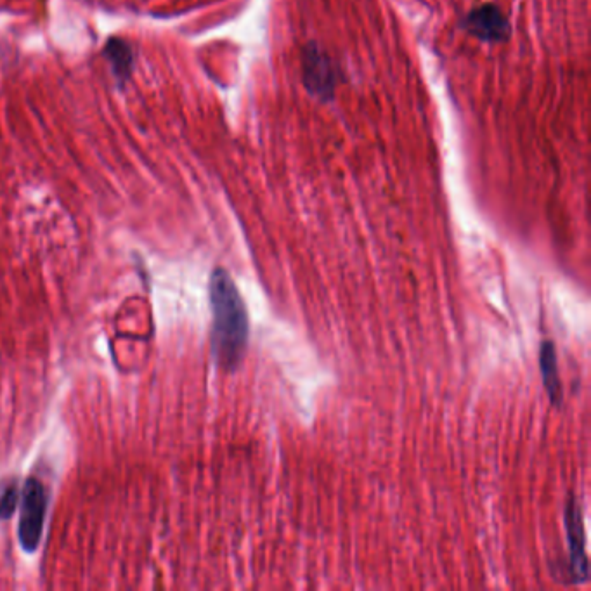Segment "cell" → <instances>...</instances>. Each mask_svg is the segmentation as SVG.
Returning <instances> with one entry per match:
<instances>
[{
  "mask_svg": "<svg viewBox=\"0 0 591 591\" xmlns=\"http://www.w3.org/2000/svg\"><path fill=\"white\" fill-rule=\"evenodd\" d=\"M212 354L222 370L234 371L240 366L248 344V314L233 278L224 269H215L210 278Z\"/></svg>",
  "mask_w": 591,
  "mask_h": 591,
  "instance_id": "obj_1",
  "label": "cell"
},
{
  "mask_svg": "<svg viewBox=\"0 0 591 591\" xmlns=\"http://www.w3.org/2000/svg\"><path fill=\"white\" fill-rule=\"evenodd\" d=\"M46 491L35 479H28L23 488L21 503L20 527L18 536L26 552H35L42 538L44 519H46Z\"/></svg>",
  "mask_w": 591,
  "mask_h": 591,
  "instance_id": "obj_2",
  "label": "cell"
},
{
  "mask_svg": "<svg viewBox=\"0 0 591 591\" xmlns=\"http://www.w3.org/2000/svg\"><path fill=\"white\" fill-rule=\"evenodd\" d=\"M564 526H566L567 541H569V569H571L572 583H586L590 576V562L586 555L583 512L576 496H571L567 500Z\"/></svg>",
  "mask_w": 591,
  "mask_h": 591,
  "instance_id": "obj_3",
  "label": "cell"
},
{
  "mask_svg": "<svg viewBox=\"0 0 591 591\" xmlns=\"http://www.w3.org/2000/svg\"><path fill=\"white\" fill-rule=\"evenodd\" d=\"M302 78L312 96L319 99H332L337 87V70L332 59L328 58L318 44H309L302 58Z\"/></svg>",
  "mask_w": 591,
  "mask_h": 591,
  "instance_id": "obj_4",
  "label": "cell"
},
{
  "mask_svg": "<svg viewBox=\"0 0 591 591\" xmlns=\"http://www.w3.org/2000/svg\"><path fill=\"white\" fill-rule=\"evenodd\" d=\"M463 28L470 35H474L475 39L484 42H503L508 39L510 33V25L505 14L494 4L475 7L463 20Z\"/></svg>",
  "mask_w": 591,
  "mask_h": 591,
  "instance_id": "obj_5",
  "label": "cell"
},
{
  "mask_svg": "<svg viewBox=\"0 0 591 591\" xmlns=\"http://www.w3.org/2000/svg\"><path fill=\"white\" fill-rule=\"evenodd\" d=\"M540 370L546 394L550 397L553 406L559 408L562 404V384H560L559 363H557V352L553 342H543L540 351Z\"/></svg>",
  "mask_w": 591,
  "mask_h": 591,
  "instance_id": "obj_6",
  "label": "cell"
},
{
  "mask_svg": "<svg viewBox=\"0 0 591 591\" xmlns=\"http://www.w3.org/2000/svg\"><path fill=\"white\" fill-rule=\"evenodd\" d=\"M104 52H106V59L111 63L113 73L122 80L129 77L132 63H134V56H132L130 47L122 40H110Z\"/></svg>",
  "mask_w": 591,
  "mask_h": 591,
  "instance_id": "obj_7",
  "label": "cell"
},
{
  "mask_svg": "<svg viewBox=\"0 0 591 591\" xmlns=\"http://www.w3.org/2000/svg\"><path fill=\"white\" fill-rule=\"evenodd\" d=\"M18 500H20L18 481L6 479L0 482V517L2 519H9L14 514Z\"/></svg>",
  "mask_w": 591,
  "mask_h": 591,
  "instance_id": "obj_8",
  "label": "cell"
}]
</instances>
